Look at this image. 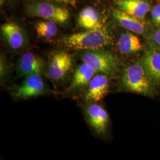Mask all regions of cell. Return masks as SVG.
Returning <instances> with one entry per match:
<instances>
[{
  "label": "cell",
  "instance_id": "19",
  "mask_svg": "<svg viewBox=\"0 0 160 160\" xmlns=\"http://www.w3.org/2000/svg\"><path fill=\"white\" fill-rule=\"evenodd\" d=\"M152 40L160 48V28L155 30L152 34Z\"/></svg>",
  "mask_w": 160,
  "mask_h": 160
},
{
  "label": "cell",
  "instance_id": "12",
  "mask_svg": "<svg viewBox=\"0 0 160 160\" xmlns=\"http://www.w3.org/2000/svg\"><path fill=\"white\" fill-rule=\"evenodd\" d=\"M1 32L8 45L14 49L22 48L26 42V36L22 28L17 23L10 22L2 24Z\"/></svg>",
  "mask_w": 160,
  "mask_h": 160
},
{
  "label": "cell",
  "instance_id": "17",
  "mask_svg": "<svg viewBox=\"0 0 160 160\" xmlns=\"http://www.w3.org/2000/svg\"><path fill=\"white\" fill-rule=\"evenodd\" d=\"M34 26L37 34L40 38L51 39L57 34V23L54 22L40 21L36 23Z\"/></svg>",
  "mask_w": 160,
  "mask_h": 160
},
{
  "label": "cell",
  "instance_id": "10",
  "mask_svg": "<svg viewBox=\"0 0 160 160\" xmlns=\"http://www.w3.org/2000/svg\"><path fill=\"white\" fill-rule=\"evenodd\" d=\"M88 121L98 134H104L109 124V117L106 110L97 104H92L86 110Z\"/></svg>",
  "mask_w": 160,
  "mask_h": 160
},
{
  "label": "cell",
  "instance_id": "15",
  "mask_svg": "<svg viewBox=\"0 0 160 160\" xmlns=\"http://www.w3.org/2000/svg\"><path fill=\"white\" fill-rule=\"evenodd\" d=\"M78 24L85 30L106 28L101 20L99 12L92 7H86L80 12L78 17Z\"/></svg>",
  "mask_w": 160,
  "mask_h": 160
},
{
  "label": "cell",
  "instance_id": "2",
  "mask_svg": "<svg viewBox=\"0 0 160 160\" xmlns=\"http://www.w3.org/2000/svg\"><path fill=\"white\" fill-rule=\"evenodd\" d=\"M120 84L128 92L148 97L154 95L155 84L140 60L125 68L120 77Z\"/></svg>",
  "mask_w": 160,
  "mask_h": 160
},
{
  "label": "cell",
  "instance_id": "11",
  "mask_svg": "<svg viewBox=\"0 0 160 160\" xmlns=\"http://www.w3.org/2000/svg\"><path fill=\"white\" fill-rule=\"evenodd\" d=\"M43 69V62L36 55L32 52L25 53L19 60L17 73L19 77H28L41 74Z\"/></svg>",
  "mask_w": 160,
  "mask_h": 160
},
{
  "label": "cell",
  "instance_id": "20",
  "mask_svg": "<svg viewBox=\"0 0 160 160\" xmlns=\"http://www.w3.org/2000/svg\"><path fill=\"white\" fill-rule=\"evenodd\" d=\"M49 1H51L58 3H61V4H69L72 7H76V4H77L75 0H49Z\"/></svg>",
  "mask_w": 160,
  "mask_h": 160
},
{
  "label": "cell",
  "instance_id": "14",
  "mask_svg": "<svg viewBox=\"0 0 160 160\" xmlns=\"http://www.w3.org/2000/svg\"><path fill=\"white\" fill-rule=\"evenodd\" d=\"M117 45L123 55L135 54L143 49V43L137 34L129 31L120 35Z\"/></svg>",
  "mask_w": 160,
  "mask_h": 160
},
{
  "label": "cell",
  "instance_id": "4",
  "mask_svg": "<svg viewBox=\"0 0 160 160\" xmlns=\"http://www.w3.org/2000/svg\"><path fill=\"white\" fill-rule=\"evenodd\" d=\"M81 58L83 62L90 65L96 72L103 74H114L118 68V60L116 56L103 49L86 51Z\"/></svg>",
  "mask_w": 160,
  "mask_h": 160
},
{
  "label": "cell",
  "instance_id": "6",
  "mask_svg": "<svg viewBox=\"0 0 160 160\" xmlns=\"http://www.w3.org/2000/svg\"><path fill=\"white\" fill-rule=\"evenodd\" d=\"M72 67V56L65 51L54 53L50 59L48 74L53 80L63 78Z\"/></svg>",
  "mask_w": 160,
  "mask_h": 160
},
{
  "label": "cell",
  "instance_id": "1",
  "mask_svg": "<svg viewBox=\"0 0 160 160\" xmlns=\"http://www.w3.org/2000/svg\"><path fill=\"white\" fill-rule=\"evenodd\" d=\"M61 43L67 48L74 50L100 49L108 46L112 38L106 28L103 29L86 30L62 37Z\"/></svg>",
  "mask_w": 160,
  "mask_h": 160
},
{
  "label": "cell",
  "instance_id": "8",
  "mask_svg": "<svg viewBox=\"0 0 160 160\" xmlns=\"http://www.w3.org/2000/svg\"><path fill=\"white\" fill-rule=\"evenodd\" d=\"M112 16L120 26L127 31L137 34H143L148 28L145 21L131 16L118 8L112 9Z\"/></svg>",
  "mask_w": 160,
  "mask_h": 160
},
{
  "label": "cell",
  "instance_id": "13",
  "mask_svg": "<svg viewBox=\"0 0 160 160\" xmlns=\"http://www.w3.org/2000/svg\"><path fill=\"white\" fill-rule=\"evenodd\" d=\"M109 82L107 75L99 74L94 77L89 83L85 97L87 100L94 102L103 100L109 91Z\"/></svg>",
  "mask_w": 160,
  "mask_h": 160
},
{
  "label": "cell",
  "instance_id": "9",
  "mask_svg": "<svg viewBox=\"0 0 160 160\" xmlns=\"http://www.w3.org/2000/svg\"><path fill=\"white\" fill-rule=\"evenodd\" d=\"M116 8L142 20L151 11L150 4L146 0H113Z\"/></svg>",
  "mask_w": 160,
  "mask_h": 160
},
{
  "label": "cell",
  "instance_id": "3",
  "mask_svg": "<svg viewBox=\"0 0 160 160\" xmlns=\"http://www.w3.org/2000/svg\"><path fill=\"white\" fill-rule=\"evenodd\" d=\"M25 6L26 12L30 16L52 21L57 24H66L70 18L69 12L66 8L49 1L31 0Z\"/></svg>",
  "mask_w": 160,
  "mask_h": 160
},
{
  "label": "cell",
  "instance_id": "16",
  "mask_svg": "<svg viewBox=\"0 0 160 160\" xmlns=\"http://www.w3.org/2000/svg\"><path fill=\"white\" fill-rule=\"evenodd\" d=\"M95 72V70L90 65L82 62L75 71L69 89L74 90L88 84L94 77Z\"/></svg>",
  "mask_w": 160,
  "mask_h": 160
},
{
  "label": "cell",
  "instance_id": "7",
  "mask_svg": "<svg viewBox=\"0 0 160 160\" xmlns=\"http://www.w3.org/2000/svg\"><path fill=\"white\" fill-rule=\"evenodd\" d=\"M45 92V87L40 74L29 75L23 82L13 90L14 97L18 98H29L43 94Z\"/></svg>",
  "mask_w": 160,
  "mask_h": 160
},
{
  "label": "cell",
  "instance_id": "21",
  "mask_svg": "<svg viewBox=\"0 0 160 160\" xmlns=\"http://www.w3.org/2000/svg\"><path fill=\"white\" fill-rule=\"evenodd\" d=\"M4 1H5V0H1V6H2L4 4Z\"/></svg>",
  "mask_w": 160,
  "mask_h": 160
},
{
  "label": "cell",
  "instance_id": "5",
  "mask_svg": "<svg viewBox=\"0 0 160 160\" xmlns=\"http://www.w3.org/2000/svg\"><path fill=\"white\" fill-rule=\"evenodd\" d=\"M140 61L155 86L160 85V48L152 40L145 48Z\"/></svg>",
  "mask_w": 160,
  "mask_h": 160
},
{
  "label": "cell",
  "instance_id": "18",
  "mask_svg": "<svg viewBox=\"0 0 160 160\" xmlns=\"http://www.w3.org/2000/svg\"><path fill=\"white\" fill-rule=\"evenodd\" d=\"M151 15L152 22L160 27V4L152 8Z\"/></svg>",
  "mask_w": 160,
  "mask_h": 160
}]
</instances>
